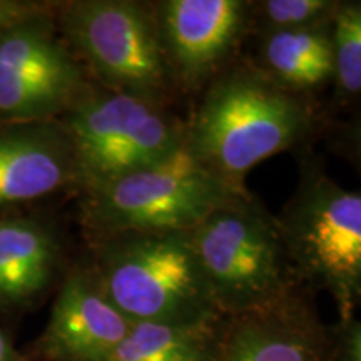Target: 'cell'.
Here are the masks:
<instances>
[{"mask_svg":"<svg viewBox=\"0 0 361 361\" xmlns=\"http://www.w3.org/2000/svg\"><path fill=\"white\" fill-rule=\"evenodd\" d=\"M314 116L306 97L271 79L259 66L229 64L206 85L188 124L184 146L234 188L259 162L308 137Z\"/></svg>","mask_w":361,"mask_h":361,"instance_id":"6da1fadb","label":"cell"},{"mask_svg":"<svg viewBox=\"0 0 361 361\" xmlns=\"http://www.w3.org/2000/svg\"><path fill=\"white\" fill-rule=\"evenodd\" d=\"M104 295L133 323L209 326L223 322L189 231L94 239L90 261Z\"/></svg>","mask_w":361,"mask_h":361,"instance_id":"7a4b0ae2","label":"cell"},{"mask_svg":"<svg viewBox=\"0 0 361 361\" xmlns=\"http://www.w3.org/2000/svg\"><path fill=\"white\" fill-rule=\"evenodd\" d=\"M276 223L298 283L328 293L340 319L355 318L361 300L360 191L306 166Z\"/></svg>","mask_w":361,"mask_h":361,"instance_id":"3957f363","label":"cell"},{"mask_svg":"<svg viewBox=\"0 0 361 361\" xmlns=\"http://www.w3.org/2000/svg\"><path fill=\"white\" fill-rule=\"evenodd\" d=\"M189 236L223 316L263 308L301 286L276 216L247 189L216 207Z\"/></svg>","mask_w":361,"mask_h":361,"instance_id":"277c9868","label":"cell"},{"mask_svg":"<svg viewBox=\"0 0 361 361\" xmlns=\"http://www.w3.org/2000/svg\"><path fill=\"white\" fill-rule=\"evenodd\" d=\"M59 121L69 135L80 192L161 164L184 147V124L166 104L96 84Z\"/></svg>","mask_w":361,"mask_h":361,"instance_id":"5b68a950","label":"cell"},{"mask_svg":"<svg viewBox=\"0 0 361 361\" xmlns=\"http://www.w3.org/2000/svg\"><path fill=\"white\" fill-rule=\"evenodd\" d=\"M246 191L228 184L184 146L161 164L82 192V223L92 239L123 233L189 231L216 207Z\"/></svg>","mask_w":361,"mask_h":361,"instance_id":"8992f818","label":"cell"},{"mask_svg":"<svg viewBox=\"0 0 361 361\" xmlns=\"http://www.w3.org/2000/svg\"><path fill=\"white\" fill-rule=\"evenodd\" d=\"M54 19L99 87L162 104L176 89L151 4L75 0L59 6Z\"/></svg>","mask_w":361,"mask_h":361,"instance_id":"52a82bcc","label":"cell"},{"mask_svg":"<svg viewBox=\"0 0 361 361\" xmlns=\"http://www.w3.org/2000/svg\"><path fill=\"white\" fill-rule=\"evenodd\" d=\"M51 7L0 32V124L59 121L92 87Z\"/></svg>","mask_w":361,"mask_h":361,"instance_id":"ba28073f","label":"cell"},{"mask_svg":"<svg viewBox=\"0 0 361 361\" xmlns=\"http://www.w3.org/2000/svg\"><path fill=\"white\" fill-rule=\"evenodd\" d=\"M176 87L207 85L229 66L250 27L245 0H162L151 4Z\"/></svg>","mask_w":361,"mask_h":361,"instance_id":"9c48e42d","label":"cell"},{"mask_svg":"<svg viewBox=\"0 0 361 361\" xmlns=\"http://www.w3.org/2000/svg\"><path fill=\"white\" fill-rule=\"evenodd\" d=\"M216 361H333L331 329L300 286L263 308L224 316Z\"/></svg>","mask_w":361,"mask_h":361,"instance_id":"30bf717a","label":"cell"},{"mask_svg":"<svg viewBox=\"0 0 361 361\" xmlns=\"http://www.w3.org/2000/svg\"><path fill=\"white\" fill-rule=\"evenodd\" d=\"M133 326L104 295L90 264L72 269L27 361H104Z\"/></svg>","mask_w":361,"mask_h":361,"instance_id":"8fae6325","label":"cell"},{"mask_svg":"<svg viewBox=\"0 0 361 361\" xmlns=\"http://www.w3.org/2000/svg\"><path fill=\"white\" fill-rule=\"evenodd\" d=\"M78 188L74 152L61 121L0 124V206Z\"/></svg>","mask_w":361,"mask_h":361,"instance_id":"7c38bea8","label":"cell"},{"mask_svg":"<svg viewBox=\"0 0 361 361\" xmlns=\"http://www.w3.org/2000/svg\"><path fill=\"white\" fill-rule=\"evenodd\" d=\"M61 238L37 218H0V306H30L56 281L62 269Z\"/></svg>","mask_w":361,"mask_h":361,"instance_id":"4fadbf2b","label":"cell"},{"mask_svg":"<svg viewBox=\"0 0 361 361\" xmlns=\"http://www.w3.org/2000/svg\"><path fill=\"white\" fill-rule=\"evenodd\" d=\"M333 19L305 29L263 35L261 64L271 79L298 96L333 82Z\"/></svg>","mask_w":361,"mask_h":361,"instance_id":"5bb4252c","label":"cell"},{"mask_svg":"<svg viewBox=\"0 0 361 361\" xmlns=\"http://www.w3.org/2000/svg\"><path fill=\"white\" fill-rule=\"evenodd\" d=\"M221 326L133 323L104 361H216Z\"/></svg>","mask_w":361,"mask_h":361,"instance_id":"9a60e30c","label":"cell"},{"mask_svg":"<svg viewBox=\"0 0 361 361\" xmlns=\"http://www.w3.org/2000/svg\"><path fill=\"white\" fill-rule=\"evenodd\" d=\"M333 85L340 102L353 101L361 90V4L340 2L333 16Z\"/></svg>","mask_w":361,"mask_h":361,"instance_id":"2e32d148","label":"cell"},{"mask_svg":"<svg viewBox=\"0 0 361 361\" xmlns=\"http://www.w3.org/2000/svg\"><path fill=\"white\" fill-rule=\"evenodd\" d=\"M340 0H263L251 2L250 25L261 35L305 29L328 22Z\"/></svg>","mask_w":361,"mask_h":361,"instance_id":"e0dca14e","label":"cell"},{"mask_svg":"<svg viewBox=\"0 0 361 361\" xmlns=\"http://www.w3.org/2000/svg\"><path fill=\"white\" fill-rule=\"evenodd\" d=\"M331 329L333 361H361L360 319H338Z\"/></svg>","mask_w":361,"mask_h":361,"instance_id":"ac0fdd59","label":"cell"},{"mask_svg":"<svg viewBox=\"0 0 361 361\" xmlns=\"http://www.w3.org/2000/svg\"><path fill=\"white\" fill-rule=\"evenodd\" d=\"M39 4L30 2H16V0H0V32L13 22L32 12Z\"/></svg>","mask_w":361,"mask_h":361,"instance_id":"d6986e66","label":"cell"},{"mask_svg":"<svg viewBox=\"0 0 361 361\" xmlns=\"http://www.w3.org/2000/svg\"><path fill=\"white\" fill-rule=\"evenodd\" d=\"M0 361H27L24 353L16 350L12 340L2 328H0Z\"/></svg>","mask_w":361,"mask_h":361,"instance_id":"ffe728a7","label":"cell"}]
</instances>
